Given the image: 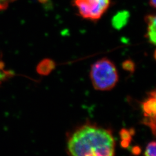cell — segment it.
<instances>
[{
  "label": "cell",
  "instance_id": "obj_8",
  "mask_svg": "<svg viewBox=\"0 0 156 156\" xmlns=\"http://www.w3.org/2000/svg\"><path fill=\"white\" fill-rule=\"evenodd\" d=\"M120 135L122 139V146L126 148L128 147L132 140L133 134L126 129H122L120 132Z\"/></svg>",
  "mask_w": 156,
  "mask_h": 156
},
{
  "label": "cell",
  "instance_id": "obj_3",
  "mask_svg": "<svg viewBox=\"0 0 156 156\" xmlns=\"http://www.w3.org/2000/svg\"><path fill=\"white\" fill-rule=\"evenodd\" d=\"M111 0H73V5L84 19L97 21L105 13L111 5Z\"/></svg>",
  "mask_w": 156,
  "mask_h": 156
},
{
  "label": "cell",
  "instance_id": "obj_1",
  "mask_svg": "<svg viewBox=\"0 0 156 156\" xmlns=\"http://www.w3.org/2000/svg\"><path fill=\"white\" fill-rule=\"evenodd\" d=\"M68 149L72 156H115V140L110 130L86 124L69 137Z\"/></svg>",
  "mask_w": 156,
  "mask_h": 156
},
{
  "label": "cell",
  "instance_id": "obj_10",
  "mask_svg": "<svg viewBox=\"0 0 156 156\" xmlns=\"http://www.w3.org/2000/svg\"><path fill=\"white\" fill-rule=\"evenodd\" d=\"M156 142L153 141L147 145L145 151V156H156Z\"/></svg>",
  "mask_w": 156,
  "mask_h": 156
},
{
  "label": "cell",
  "instance_id": "obj_6",
  "mask_svg": "<svg viewBox=\"0 0 156 156\" xmlns=\"http://www.w3.org/2000/svg\"><path fill=\"white\" fill-rule=\"evenodd\" d=\"M55 62L49 58H46L40 62L37 67V71L41 75H48L55 68Z\"/></svg>",
  "mask_w": 156,
  "mask_h": 156
},
{
  "label": "cell",
  "instance_id": "obj_5",
  "mask_svg": "<svg viewBox=\"0 0 156 156\" xmlns=\"http://www.w3.org/2000/svg\"><path fill=\"white\" fill-rule=\"evenodd\" d=\"M145 22L147 25L146 37L152 45L156 44V16L154 15H148L145 17Z\"/></svg>",
  "mask_w": 156,
  "mask_h": 156
},
{
  "label": "cell",
  "instance_id": "obj_12",
  "mask_svg": "<svg viewBox=\"0 0 156 156\" xmlns=\"http://www.w3.org/2000/svg\"><path fill=\"white\" fill-rule=\"evenodd\" d=\"M16 0H0V11L5 9L8 6Z\"/></svg>",
  "mask_w": 156,
  "mask_h": 156
},
{
  "label": "cell",
  "instance_id": "obj_13",
  "mask_svg": "<svg viewBox=\"0 0 156 156\" xmlns=\"http://www.w3.org/2000/svg\"><path fill=\"white\" fill-rule=\"evenodd\" d=\"M156 0H149V4L151 7L156 8Z\"/></svg>",
  "mask_w": 156,
  "mask_h": 156
},
{
  "label": "cell",
  "instance_id": "obj_14",
  "mask_svg": "<svg viewBox=\"0 0 156 156\" xmlns=\"http://www.w3.org/2000/svg\"><path fill=\"white\" fill-rule=\"evenodd\" d=\"M136 149H135L134 151V153H135V154H139V153H140V149H139V147H135Z\"/></svg>",
  "mask_w": 156,
  "mask_h": 156
},
{
  "label": "cell",
  "instance_id": "obj_11",
  "mask_svg": "<svg viewBox=\"0 0 156 156\" xmlns=\"http://www.w3.org/2000/svg\"><path fill=\"white\" fill-rule=\"evenodd\" d=\"M123 69L129 73H134L135 66L134 62L131 60H127L123 62L122 64Z\"/></svg>",
  "mask_w": 156,
  "mask_h": 156
},
{
  "label": "cell",
  "instance_id": "obj_7",
  "mask_svg": "<svg viewBox=\"0 0 156 156\" xmlns=\"http://www.w3.org/2000/svg\"><path fill=\"white\" fill-rule=\"evenodd\" d=\"M128 13L127 12H122L118 13L113 19V25L116 28H121L128 21Z\"/></svg>",
  "mask_w": 156,
  "mask_h": 156
},
{
  "label": "cell",
  "instance_id": "obj_4",
  "mask_svg": "<svg viewBox=\"0 0 156 156\" xmlns=\"http://www.w3.org/2000/svg\"><path fill=\"white\" fill-rule=\"evenodd\" d=\"M142 110L146 119L156 120V102L155 91L151 92V97L142 104Z\"/></svg>",
  "mask_w": 156,
  "mask_h": 156
},
{
  "label": "cell",
  "instance_id": "obj_2",
  "mask_svg": "<svg viewBox=\"0 0 156 156\" xmlns=\"http://www.w3.org/2000/svg\"><path fill=\"white\" fill-rule=\"evenodd\" d=\"M90 78L95 89L108 91L116 85L119 74L115 64L107 58H102L91 66Z\"/></svg>",
  "mask_w": 156,
  "mask_h": 156
},
{
  "label": "cell",
  "instance_id": "obj_9",
  "mask_svg": "<svg viewBox=\"0 0 156 156\" xmlns=\"http://www.w3.org/2000/svg\"><path fill=\"white\" fill-rule=\"evenodd\" d=\"M13 75V73L5 69L0 65V84Z\"/></svg>",
  "mask_w": 156,
  "mask_h": 156
}]
</instances>
